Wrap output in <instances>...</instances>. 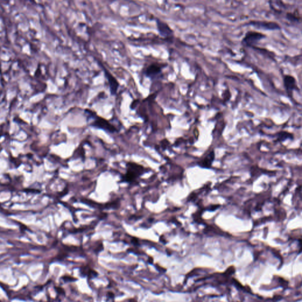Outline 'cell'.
Returning <instances> with one entry per match:
<instances>
[{
    "label": "cell",
    "mask_w": 302,
    "mask_h": 302,
    "mask_svg": "<svg viewBox=\"0 0 302 302\" xmlns=\"http://www.w3.org/2000/svg\"><path fill=\"white\" fill-rule=\"evenodd\" d=\"M266 36L261 33L255 31H249L245 36L243 43L247 46H253L256 43L264 38Z\"/></svg>",
    "instance_id": "cell-3"
},
{
    "label": "cell",
    "mask_w": 302,
    "mask_h": 302,
    "mask_svg": "<svg viewBox=\"0 0 302 302\" xmlns=\"http://www.w3.org/2000/svg\"><path fill=\"white\" fill-rule=\"evenodd\" d=\"M144 172V167L133 162L126 164V173L123 177V180L126 182H135Z\"/></svg>",
    "instance_id": "cell-1"
},
{
    "label": "cell",
    "mask_w": 302,
    "mask_h": 302,
    "mask_svg": "<svg viewBox=\"0 0 302 302\" xmlns=\"http://www.w3.org/2000/svg\"><path fill=\"white\" fill-rule=\"evenodd\" d=\"M287 18L289 20H292V21H297L300 18H299L298 17L294 16V14H292V13H287Z\"/></svg>",
    "instance_id": "cell-10"
},
{
    "label": "cell",
    "mask_w": 302,
    "mask_h": 302,
    "mask_svg": "<svg viewBox=\"0 0 302 302\" xmlns=\"http://www.w3.org/2000/svg\"><path fill=\"white\" fill-rule=\"evenodd\" d=\"M250 25L265 30H277L280 29V27L276 23L267 22V21H250Z\"/></svg>",
    "instance_id": "cell-6"
},
{
    "label": "cell",
    "mask_w": 302,
    "mask_h": 302,
    "mask_svg": "<svg viewBox=\"0 0 302 302\" xmlns=\"http://www.w3.org/2000/svg\"><path fill=\"white\" fill-rule=\"evenodd\" d=\"M284 84L288 93L291 94L293 90H299L295 78L290 75H286L284 76Z\"/></svg>",
    "instance_id": "cell-8"
},
{
    "label": "cell",
    "mask_w": 302,
    "mask_h": 302,
    "mask_svg": "<svg viewBox=\"0 0 302 302\" xmlns=\"http://www.w3.org/2000/svg\"><path fill=\"white\" fill-rule=\"evenodd\" d=\"M102 67L103 68L105 76L108 80L110 93L112 95H115L117 93L118 89L119 87V84L118 83V80H116V78H115V77H113V76L111 73H109L107 69L104 68L103 66L102 65Z\"/></svg>",
    "instance_id": "cell-4"
},
{
    "label": "cell",
    "mask_w": 302,
    "mask_h": 302,
    "mask_svg": "<svg viewBox=\"0 0 302 302\" xmlns=\"http://www.w3.org/2000/svg\"><path fill=\"white\" fill-rule=\"evenodd\" d=\"M156 23L158 31L160 35L165 38H172L173 37V31L167 23L159 20H157Z\"/></svg>",
    "instance_id": "cell-5"
},
{
    "label": "cell",
    "mask_w": 302,
    "mask_h": 302,
    "mask_svg": "<svg viewBox=\"0 0 302 302\" xmlns=\"http://www.w3.org/2000/svg\"><path fill=\"white\" fill-rule=\"evenodd\" d=\"M161 72V66L158 64H152L146 68L145 73L147 77L153 80L158 78Z\"/></svg>",
    "instance_id": "cell-7"
},
{
    "label": "cell",
    "mask_w": 302,
    "mask_h": 302,
    "mask_svg": "<svg viewBox=\"0 0 302 302\" xmlns=\"http://www.w3.org/2000/svg\"><path fill=\"white\" fill-rule=\"evenodd\" d=\"M86 111L91 116H92V118L94 119L93 122L92 123V126L98 128L102 129L103 130L109 131L110 132H115V131L116 130L115 126H113L112 124H110L108 120L104 119L102 118L99 117L96 114H94V116H93V112L92 111H90L89 110H86Z\"/></svg>",
    "instance_id": "cell-2"
},
{
    "label": "cell",
    "mask_w": 302,
    "mask_h": 302,
    "mask_svg": "<svg viewBox=\"0 0 302 302\" xmlns=\"http://www.w3.org/2000/svg\"><path fill=\"white\" fill-rule=\"evenodd\" d=\"M214 158V151H212L202 161L201 166L204 167H210L212 162L213 161Z\"/></svg>",
    "instance_id": "cell-9"
}]
</instances>
